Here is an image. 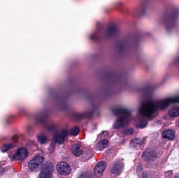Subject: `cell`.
Segmentation results:
<instances>
[{"mask_svg": "<svg viewBox=\"0 0 179 178\" xmlns=\"http://www.w3.org/2000/svg\"><path fill=\"white\" fill-rule=\"evenodd\" d=\"M44 162V157L42 156H36L30 160L28 163V167L32 171H37L42 168Z\"/></svg>", "mask_w": 179, "mask_h": 178, "instance_id": "obj_1", "label": "cell"}, {"mask_svg": "<svg viewBox=\"0 0 179 178\" xmlns=\"http://www.w3.org/2000/svg\"><path fill=\"white\" fill-rule=\"evenodd\" d=\"M155 108L153 103H144L140 109V112L143 116L149 117L153 114Z\"/></svg>", "mask_w": 179, "mask_h": 178, "instance_id": "obj_2", "label": "cell"}, {"mask_svg": "<svg viewBox=\"0 0 179 178\" xmlns=\"http://www.w3.org/2000/svg\"><path fill=\"white\" fill-rule=\"evenodd\" d=\"M53 171V166L50 162H47L42 168L40 173V178H50L52 177Z\"/></svg>", "mask_w": 179, "mask_h": 178, "instance_id": "obj_3", "label": "cell"}, {"mask_svg": "<svg viewBox=\"0 0 179 178\" xmlns=\"http://www.w3.org/2000/svg\"><path fill=\"white\" fill-rule=\"evenodd\" d=\"M57 170L59 174L67 176L71 172V169L69 165L64 161L59 162L57 166Z\"/></svg>", "mask_w": 179, "mask_h": 178, "instance_id": "obj_4", "label": "cell"}, {"mask_svg": "<svg viewBox=\"0 0 179 178\" xmlns=\"http://www.w3.org/2000/svg\"><path fill=\"white\" fill-rule=\"evenodd\" d=\"M28 156V152L26 149L21 147L18 149L16 153L13 157V158L16 161H22L26 158Z\"/></svg>", "mask_w": 179, "mask_h": 178, "instance_id": "obj_5", "label": "cell"}, {"mask_svg": "<svg viewBox=\"0 0 179 178\" xmlns=\"http://www.w3.org/2000/svg\"><path fill=\"white\" fill-rule=\"evenodd\" d=\"M105 161H101L97 164L94 169V174L96 176H98V177L101 176L103 173L104 171L105 170Z\"/></svg>", "mask_w": 179, "mask_h": 178, "instance_id": "obj_6", "label": "cell"}, {"mask_svg": "<svg viewBox=\"0 0 179 178\" xmlns=\"http://www.w3.org/2000/svg\"><path fill=\"white\" fill-rule=\"evenodd\" d=\"M71 150L72 154L77 157L81 156L83 152V149L82 148L81 146L78 144L73 145L72 146Z\"/></svg>", "mask_w": 179, "mask_h": 178, "instance_id": "obj_7", "label": "cell"}, {"mask_svg": "<svg viewBox=\"0 0 179 178\" xmlns=\"http://www.w3.org/2000/svg\"><path fill=\"white\" fill-rule=\"evenodd\" d=\"M122 169V166L119 162H115L111 165V172L112 174L116 175L119 174Z\"/></svg>", "mask_w": 179, "mask_h": 178, "instance_id": "obj_8", "label": "cell"}, {"mask_svg": "<svg viewBox=\"0 0 179 178\" xmlns=\"http://www.w3.org/2000/svg\"><path fill=\"white\" fill-rule=\"evenodd\" d=\"M129 123V119L126 118H121V119H118L116 121L115 124V127L116 128L118 127H123L127 126Z\"/></svg>", "mask_w": 179, "mask_h": 178, "instance_id": "obj_9", "label": "cell"}, {"mask_svg": "<svg viewBox=\"0 0 179 178\" xmlns=\"http://www.w3.org/2000/svg\"><path fill=\"white\" fill-rule=\"evenodd\" d=\"M162 137L164 139H168L169 140H173L175 137V133L172 130H168L164 131L162 134Z\"/></svg>", "mask_w": 179, "mask_h": 178, "instance_id": "obj_10", "label": "cell"}, {"mask_svg": "<svg viewBox=\"0 0 179 178\" xmlns=\"http://www.w3.org/2000/svg\"><path fill=\"white\" fill-rule=\"evenodd\" d=\"M108 142L107 140H102L99 141L96 145V149L98 150H103L108 146Z\"/></svg>", "mask_w": 179, "mask_h": 178, "instance_id": "obj_11", "label": "cell"}, {"mask_svg": "<svg viewBox=\"0 0 179 178\" xmlns=\"http://www.w3.org/2000/svg\"><path fill=\"white\" fill-rule=\"evenodd\" d=\"M67 132L66 131H62L59 134L57 135L56 137V140L59 143H63L65 140Z\"/></svg>", "mask_w": 179, "mask_h": 178, "instance_id": "obj_12", "label": "cell"}, {"mask_svg": "<svg viewBox=\"0 0 179 178\" xmlns=\"http://www.w3.org/2000/svg\"><path fill=\"white\" fill-rule=\"evenodd\" d=\"M168 115L171 116V117H177L179 116V106H175L172 108L169 112Z\"/></svg>", "mask_w": 179, "mask_h": 178, "instance_id": "obj_13", "label": "cell"}, {"mask_svg": "<svg viewBox=\"0 0 179 178\" xmlns=\"http://www.w3.org/2000/svg\"><path fill=\"white\" fill-rule=\"evenodd\" d=\"M116 31V29L115 26H109L106 30V36H108V37H111L115 33Z\"/></svg>", "mask_w": 179, "mask_h": 178, "instance_id": "obj_14", "label": "cell"}, {"mask_svg": "<svg viewBox=\"0 0 179 178\" xmlns=\"http://www.w3.org/2000/svg\"><path fill=\"white\" fill-rule=\"evenodd\" d=\"M37 139L39 142L41 144H45L47 142V137L44 134H40L38 135Z\"/></svg>", "mask_w": 179, "mask_h": 178, "instance_id": "obj_15", "label": "cell"}, {"mask_svg": "<svg viewBox=\"0 0 179 178\" xmlns=\"http://www.w3.org/2000/svg\"><path fill=\"white\" fill-rule=\"evenodd\" d=\"M80 132L79 127H74L70 130V134L73 136H76L79 134Z\"/></svg>", "mask_w": 179, "mask_h": 178, "instance_id": "obj_16", "label": "cell"}, {"mask_svg": "<svg viewBox=\"0 0 179 178\" xmlns=\"http://www.w3.org/2000/svg\"><path fill=\"white\" fill-rule=\"evenodd\" d=\"M140 143V140L139 139H135L131 142V145L133 147L137 146Z\"/></svg>", "mask_w": 179, "mask_h": 178, "instance_id": "obj_17", "label": "cell"}, {"mask_svg": "<svg viewBox=\"0 0 179 178\" xmlns=\"http://www.w3.org/2000/svg\"><path fill=\"white\" fill-rule=\"evenodd\" d=\"M133 131V130H131V129H130V130H127V131H126V134H129V133H131Z\"/></svg>", "mask_w": 179, "mask_h": 178, "instance_id": "obj_18", "label": "cell"}, {"mask_svg": "<svg viewBox=\"0 0 179 178\" xmlns=\"http://www.w3.org/2000/svg\"></svg>", "mask_w": 179, "mask_h": 178, "instance_id": "obj_19", "label": "cell"}]
</instances>
